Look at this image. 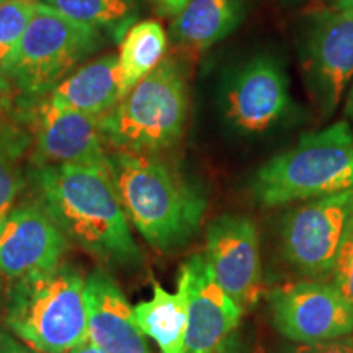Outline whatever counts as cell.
<instances>
[{
  "label": "cell",
  "instance_id": "1",
  "mask_svg": "<svg viewBox=\"0 0 353 353\" xmlns=\"http://www.w3.org/2000/svg\"><path fill=\"white\" fill-rule=\"evenodd\" d=\"M37 185L43 208L68 239L107 263L141 262L107 164L41 165Z\"/></svg>",
  "mask_w": 353,
  "mask_h": 353
},
{
  "label": "cell",
  "instance_id": "2",
  "mask_svg": "<svg viewBox=\"0 0 353 353\" xmlns=\"http://www.w3.org/2000/svg\"><path fill=\"white\" fill-rule=\"evenodd\" d=\"M128 219L159 250L176 249L200 226L205 198L152 154L117 151L107 157Z\"/></svg>",
  "mask_w": 353,
  "mask_h": 353
},
{
  "label": "cell",
  "instance_id": "3",
  "mask_svg": "<svg viewBox=\"0 0 353 353\" xmlns=\"http://www.w3.org/2000/svg\"><path fill=\"white\" fill-rule=\"evenodd\" d=\"M7 324L39 353H65L88 341L85 280L74 265L57 263L10 288Z\"/></svg>",
  "mask_w": 353,
  "mask_h": 353
},
{
  "label": "cell",
  "instance_id": "4",
  "mask_svg": "<svg viewBox=\"0 0 353 353\" xmlns=\"http://www.w3.org/2000/svg\"><path fill=\"white\" fill-rule=\"evenodd\" d=\"M353 190V131L337 121L307 132L288 151L260 165L252 193L260 205L281 206Z\"/></svg>",
  "mask_w": 353,
  "mask_h": 353
},
{
  "label": "cell",
  "instance_id": "5",
  "mask_svg": "<svg viewBox=\"0 0 353 353\" xmlns=\"http://www.w3.org/2000/svg\"><path fill=\"white\" fill-rule=\"evenodd\" d=\"M187 114L188 92L182 68L164 57L101 117V131L118 151L154 154L180 139Z\"/></svg>",
  "mask_w": 353,
  "mask_h": 353
},
{
  "label": "cell",
  "instance_id": "6",
  "mask_svg": "<svg viewBox=\"0 0 353 353\" xmlns=\"http://www.w3.org/2000/svg\"><path fill=\"white\" fill-rule=\"evenodd\" d=\"M100 33L38 2L7 77L30 94L52 90L99 46Z\"/></svg>",
  "mask_w": 353,
  "mask_h": 353
},
{
  "label": "cell",
  "instance_id": "7",
  "mask_svg": "<svg viewBox=\"0 0 353 353\" xmlns=\"http://www.w3.org/2000/svg\"><path fill=\"white\" fill-rule=\"evenodd\" d=\"M352 223L353 190L307 200L283 221L281 249L285 259L304 275L329 276Z\"/></svg>",
  "mask_w": 353,
  "mask_h": 353
},
{
  "label": "cell",
  "instance_id": "8",
  "mask_svg": "<svg viewBox=\"0 0 353 353\" xmlns=\"http://www.w3.org/2000/svg\"><path fill=\"white\" fill-rule=\"evenodd\" d=\"M273 327L293 343H319L353 334V307L332 283L296 281L268 296Z\"/></svg>",
  "mask_w": 353,
  "mask_h": 353
},
{
  "label": "cell",
  "instance_id": "9",
  "mask_svg": "<svg viewBox=\"0 0 353 353\" xmlns=\"http://www.w3.org/2000/svg\"><path fill=\"white\" fill-rule=\"evenodd\" d=\"M205 259L218 285L244 309L255 306L262 293L260 241L247 216L224 214L206 231Z\"/></svg>",
  "mask_w": 353,
  "mask_h": 353
},
{
  "label": "cell",
  "instance_id": "10",
  "mask_svg": "<svg viewBox=\"0 0 353 353\" xmlns=\"http://www.w3.org/2000/svg\"><path fill=\"white\" fill-rule=\"evenodd\" d=\"M176 286L187 294L185 353H219L239 325L244 309L218 285L203 254L180 267Z\"/></svg>",
  "mask_w": 353,
  "mask_h": 353
},
{
  "label": "cell",
  "instance_id": "11",
  "mask_svg": "<svg viewBox=\"0 0 353 353\" xmlns=\"http://www.w3.org/2000/svg\"><path fill=\"white\" fill-rule=\"evenodd\" d=\"M306 76L322 112L332 113L353 79V13L329 8L307 37Z\"/></svg>",
  "mask_w": 353,
  "mask_h": 353
},
{
  "label": "cell",
  "instance_id": "12",
  "mask_svg": "<svg viewBox=\"0 0 353 353\" xmlns=\"http://www.w3.org/2000/svg\"><path fill=\"white\" fill-rule=\"evenodd\" d=\"M68 237L43 208L25 205L12 208L0 224V273L20 280L61 263Z\"/></svg>",
  "mask_w": 353,
  "mask_h": 353
},
{
  "label": "cell",
  "instance_id": "13",
  "mask_svg": "<svg viewBox=\"0 0 353 353\" xmlns=\"http://www.w3.org/2000/svg\"><path fill=\"white\" fill-rule=\"evenodd\" d=\"M290 103L288 79L273 57L259 56L234 72L224 105L229 121L244 132H263Z\"/></svg>",
  "mask_w": 353,
  "mask_h": 353
},
{
  "label": "cell",
  "instance_id": "14",
  "mask_svg": "<svg viewBox=\"0 0 353 353\" xmlns=\"http://www.w3.org/2000/svg\"><path fill=\"white\" fill-rule=\"evenodd\" d=\"M34 130L41 165L107 164L101 117L59 108L46 100L37 110Z\"/></svg>",
  "mask_w": 353,
  "mask_h": 353
},
{
  "label": "cell",
  "instance_id": "15",
  "mask_svg": "<svg viewBox=\"0 0 353 353\" xmlns=\"http://www.w3.org/2000/svg\"><path fill=\"white\" fill-rule=\"evenodd\" d=\"M88 341L105 353H149L132 307L117 281L103 270L85 278Z\"/></svg>",
  "mask_w": 353,
  "mask_h": 353
},
{
  "label": "cell",
  "instance_id": "16",
  "mask_svg": "<svg viewBox=\"0 0 353 353\" xmlns=\"http://www.w3.org/2000/svg\"><path fill=\"white\" fill-rule=\"evenodd\" d=\"M48 100L59 108L92 117L107 114L120 101L118 57L107 54L82 65L57 83Z\"/></svg>",
  "mask_w": 353,
  "mask_h": 353
},
{
  "label": "cell",
  "instance_id": "17",
  "mask_svg": "<svg viewBox=\"0 0 353 353\" xmlns=\"http://www.w3.org/2000/svg\"><path fill=\"white\" fill-rule=\"evenodd\" d=\"M242 17L241 0H190L175 17L172 34L190 51L208 50L231 34Z\"/></svg>",
  "mask_w": 353,
  "mask_h": 353
},
{
  "label": "cell",
  "instance_id": "18",
  "mask_svg": "<svg viewBox=\"0 0 353 353\" xmlns=\"http://www.w3.org/2000/svg\"><path fill=\"white\" fill-rule=\"evenodd\" d=\"M132 314L141 332L157 343L161 353H185L187 294L180 286L169 293L152 281V298L136 304Z\"/></svg>",
  "mask_w": 353,
  "mask_h": 353
},
{
  "label": "cell",
  "instance_id": "19",
  "mask_svg": "<svg viewBox=\"0 0 353 353\" xmlns=\"http://www.w3.org/2000/svg\"><path fill=\"white\" fill-rule=\"evenodd\" d=\"M167 33L157 20L138 21L126 30L118 54L120 100L164 61Z\"/></svg>",
  "mask_w": 353,
  "mask_h": 353
},
{
  "label": "cell",
  "instance_id": "20",
  "mask_svg": "<svg viewBox=\"0 0 353 353\" xmlns=\"http://www.w3.org/2000/svg\"><path fill=\"white\" fill-rule=\"evenodd\" d=\"M69 19L94 28L117 30L132 17V0H38Z\"/></svg>",
  "mask_w": 353,
  "mask_h": 353
},
{
  "label": "cell",
  "instance_id": "21",
  "mask_svg": "<svg viewBox=\"0 0 353 353\" xmlns=\"http://www.w3.org/2000/svg\"><path fill=\"white\" fill-rule=\"evenodd\" d=\"M34 7L37 0H8L0 3V74L6 77L33 19Z\"/></svg>",
  "mask_w": 353,
  "mask_h": 353
},
{
  "label": "cell",
  "instance_id": "22",
  "mask_svg": "<svg viewBox=\"0 0 353 353\" xmlns=\"http://www.w3.org/2000/svg\"><path fill=\"white\" fill-rule=\"evenodd\" d=\"M21 185H23V180H21L13 151L0 145V224L12 211Z\"/></svg>",
  "mask_w": 353,
  "mask_h": 353
},
{
  "label": "cell",
  "instance_id": "23",
  "mask_svg": "<svg viewBox=\"0 0 353 353\" xmlns=\"http://www.w3.org/2000/svg\"><path fill=\"white\" fill-rule=\"evenodd\" d=\"M332 285L353 307V223L343 237L332 273Z\"/></svg>",
  "mask_w": 353,
  "mask_h": 353
},
{
  "label": "cell",
  "instance_id": "24",
  "mask_svg": "<svg viewBox=\"0 0 353 353\" xmlns=\"http://www.w3.org/2000/svg\"><path fill=\"white\" fill-rule=\"evenodd\" d=\"M281 353H353V337L335 339L329 342L319 343H293L285 347Z\"/></svg>",
  "mask_w": 353,
  "mask_h": 353
},
{
  "label": "cell",
  "instance_id": "25",
  "mask_svg": "<svg viewBox=\"0 0 353 353\" xmlns=\"http://www.w3.org/2000/svg\"><path fill=\"white\" fill-rule=\"evenodd\" d=\"M152 2L156 3L162 15L176 17L183 10L190 0H152Z\"/></svg>",
  "mask_w": 353,
  "mask_h": 353
},
{
  "label": "cell",
  "instance_id": "26",
  "mask_svg": "<svg viewBox=\"0 0 353 353\" xmlns=\"http://www.w3.org/2000/svg\"><path fill=\"white\" fill-rule=\"evenodd\" d=\"M0 353H37V350L21 345L20 342L13 341L10 335L0 334Z\"/></svg>",
  "mask_w": 353,
  "mask_h": 353
},
{
  "label": "cell",
  "instance_id": "27",
  "mask_svg": "<svg viewBox=\"0 0 353 353\" xmlns=\"http://www.w3.org/2000/svg\"><path fill=\"white\" fill-rule=\"evenodd\" d=\"M12 103V83L8 82V77L0 74V118L6 114Z\"/></svg>",
  "mask_w": 353,
  "mask_h": 353
},
{
  "label": "cell",
  "instance_id": "28",
  "mask_svg": "<svg viewBox=\"0 0 353 353\" xmlns=\"http://www.w3.org/2000/svg\"><path fill=\"white\" fill-rule=\"evenodd\" d=\"M219 353H263L257 347H249L242 342H236L234 339H229V341L224 343L223 348H221Z\"/></svg>",
  "mask_w": 353,
  "mask_h": 353
},
{
  "label": "cell",
  "instance_id": "29",
  "mask_svg": "<svg viewBox=\"0 0 353 353\" xmlns=\"http://www.w3.org/2000/svg\"><path fill=\"white\" fill-rule=\"evenodd\" d=\"M65 353H105L101 348H99L95 345V343H92L90 341L83 342L82 345H79L76 348H72V350L65 352Z\"/></svg>",
  "mask_w": 353,
  "mask_h": 353
},
{
  "label": "cell",
  "instance_id": "30",
  "mask_svg": "<svg viewBox=\"0 0 353 353\" xmlns=\"http://www.w3.org/2000/svg\"><path fill=\"white\" fill-rule=\"evenodd\" d=\"M330 8H339L353 13V0H327Z\"/></svg>",
  "mask_w": 353,
  "mask_h": 353
},
{
  "label": "cell",
  "instance_id": "31",
  "mask_svg": "<svg viewBox=\"0 0 353 353\" xmlns=\"http://www.w3.org/2000/svg\"><path fill=\"white\" fill-rule=\"evenodd\" d=\"M348 117H350V120L353 123V88H352L350 99H348Z\"/></svg>",
  "mask_w": 353,
  "mask_h": 353
},
{
  "label": "cell",
  "instance_id": "32",
  "mask_svg": "<svg viewBox=\"0 0 353 353\" xmlns=\"http://www.w3.org/2000/svg\"><path fill=\"white\" fill-rule=\"evenodd\" d=\"M286 2H291V3H303V2H307V0H286Z\"/></svg>",
  "mask_w": 353,
  "mask_h": 353
},
{
  "label": "cell",
  "instance_id": "33",
  "mask_svg": "<svg viewBox=\"0 0 353 353\" xmlns=\"http://www.w3.org/2000/svg\"><path fill=\"white\" fill-rule=\"evenodd\" d=\"M3 2H8V0H0V3H3Z\"/></svg>",
  "mask_w": 353,
  "mask_h": 353
}]
</instances>
